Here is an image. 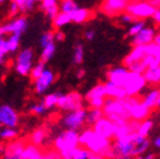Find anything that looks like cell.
Masks as SVG:
<instances>
[{
  "mask_svg": "<svg viewBox=\"0 0 160 159\" xmlns=\"http://www.w3.org/2000/svg\"><path fill=\"white\" fill-rule=\"evenodd\" d=\"M46 69V65H45V62L41 61L40 60L38 64H33V66L31 67V70H30V77H31V79H36L37 77H39L41 74H42V71Z\"/></svg>",
  "mask_w": 160,
  "mask_h": 159,
  "instance_id": "cell-39",
  "label": "cell"
},
{
  "mask_svg": "<svg viewBox=\"0 0 160 159\" xmlns=\"http://www.w3.org/2000/svg\"><path fill=\"white\" fill-rule=\"evenodd\" d=\"M8 13H9V16H11V17H16V16L20 13L19 5H18L17 3H13V1H11V3H10V5H9V8H8Z\"/></svg>",
  "mask_w": 160,
  "mask_h": 159,
  "instance_id": "cell-47",
  "label": "cell"
},
{
  "mask_svg": "<svg viewBox=\"0 0 160 159\" xmlns=\"http://www.w3.org/2000/svg\"><path fill=\"white\" fill-rule=\"evenodd\" d=\"M156 35L155 28L152 27H143L140 30L137 35H135L131 40L132 46H139V45H148L149 42H151L153 40V37Z\"/></svg>",
  "mask_w": 160,
  "mask_h": 159,
  "instance_id": "cell-17",
  "label": "cell"
},
{
  "mask_svg": "<svg viewBox=\"0 0 160 159\" xmlns=\"http://www.w3.org/2000/svg\"><path fill=\"white\" fill-rule=\"evenodd\" d=\"M145 26H146V23L142 19L141 20L137 19L135 23H132V25L130 26L129 30H128V36H129V37H133V36L137 35V33H139L140 30L142 29Z\"/></svg>",
  "mask_w": 160,
  "mask_h": 159,
  "instance_id": "cell-40",
  "label": "cell"
},
{
  "mask_svg": "<svg viewBox=\"0 0 160 159\" xmlns=\"http://www.w3.org/2000/svg\"><path fill=\"white\" fill-rule=\"evenodd\" d=\"M105 90H106V97L115 98V99H123L127 97L126 90L122 86H118L112 82L107 81L105 84Z\"/></svg>",
  "mask_w": 160,
  "mask_h": 159,
  "instance_id": "cell-20",
  "label": "cell"
},
{
  "mask_svg": "<svg viewBox=\"0 0 160 159\" xmlns=\"http://www.w3.org/2000/svg\"><path fill=\"white\" fill-rule=\"evenodd\" d=\"M156 7L146 1H131L128 3L126 11L132 15L136 19H147L151 18L155 13Z\"/></svg>",
  "mask_w": 160,
  "mask_h": 159,
  "instance_id": "cell-9",
  "label": "cell"
},
{
  "mask_svg": "<svg viewBox=\"0 0 160 159\" xmlns=\"http://www.w3.org/2000/svg\"><path fill=\"white\" fill-rule=\"evenodd\" d=\"M55 54H56V45L55 42H53V44H50V45L46 46V47H42L41 54H40V60L46 64V62H48L49 60L52 59Z\"/></svg>",
  "mask_w": 160,
  "mask_h": 159,
  "instance_id": "cell-32",
  "label": "cell"
},
{
  "mask_svg": "<svg viewBox=\"0 0 160 159\" xmlns=\"http://www.w3.org/2000/svg\"><path fill=\"white\" fill-rule=\"evenodd\" d=\"M5 147L6 145L2 141H0V157L3 156V152H5Z\"/></svg>",
  "mask_w": 160,
  "mask_h": 159,
  "instance_id": "cell-53",
  "label": "cell"
},
{
  "mask_svg": "<svg viewBox=\"0 0 160 159\" xmlns=\"http://www.w3.org/2000/svg\"><path fill=\"white\" fill-rule=\"evenodd\" d=\"M20 40H21V36L19 35L8 36V38L6 39V42H7V48L9 54H15V52H17L19 50Z\"/></svg>",
  "mask_w": 160,
  "mask_h": 159,
  "instance_id": "cell-30",
  "label": "cell"
},
{
  "mask_svg": "<svg viewBox=\"0 0 160 159\" xmlns=\"http://www.w3.org/2000/svg\"><path fill=\"white\" fill-rule=\"evenodd\" d=\"M29 110H30V112L32 115H35V116H42V115H45L46 111H47V108L45 107L43 102L41 101V102L32 104L30 106Z\"/></svg>",
  "mask_w": 160,
  "mask_h": 159,
  "instance_id": "cell-42",
  "label": "cell"
},
{
  "mask_svg": "<svg viewBox=\"0 0 160 159\" xmlns=\"http://www.w3.org/2000/svg\"><path fill=\"white\" fill-rule=\"evenodd\" d=\"M92 126H93L92 129L98 135L105 137V138H108V139L113 138L116 134V130H117V125L112 120H110L109 118L106 117V116H103L102 118H100Z\"/></svg>",
  "mask_w": 160,
  "mask_h": 159,
  "instance_id": "cell-13",
  "label": "cell"
},
{
  "mask_svg": "<svg viewBox=\"0 0 160 159\" xmlns=\"http://www.w3.org/2000/svg\"><path fill=\"white\" fill-rule=\"evenodd\" d=\"M153 145H155L156 148H159V149H160V136L157 137V138L153 140Z\"/></svg>",
  "mask_w": 160,
  "mask_h": 159,
  "instance_id": "cell-54",
  "label": "cell"
},
{
  "mask_svg": "<svg viewBox=\"0 0 160 159\" xmlns=\"http://www.w3.org/2000/svg\"><path fill=\"white\" fill-rule=\"evenodd\" d=\"M133 47L135 48L129 52V55H127V57L123 59V65L127 66V67L129 65H131V64H133V62L141 60L146 56L145 46L139 45V46H133Z\"/></svg>",
  "mask_w": 160,
  "mask_h": 159,
  "instance_id": "cell-22",
  "label": "cell"
},
{
  "mask_svg": "<svg viewBox=\"0 0 160 159\" xmlns=\"http://www.w3.org/2000/svg\"><path fill=\"white\" fill-rule=\"evenodd\" d=\"M128 3V0H105L101 6V10L105 15L115 17L125 11Z\"/></svg>",
  "mask_w": 160,
  "mask_h": 159,
  "instance_id": "cell-15",
  "label": "cell"
},
{
  "mask_svg": "<svg viewBox=\"0 0 160 159\" xmlns=\"http://www.w3.org/2000/svg\"><path fill=\"white\" fill-rule=\"evenodd\" d=\"M18 137V130L16 127H1L0 128V140L10 141Z\"/></svg>",
  "mask_w": 160,
  "mask_h": 159,
  "instance_id": "cell-29",
  "label": "cell"
},
{
  "mask_svg": "<svg viewBox=\"0 0 160 159\" xmlns=\"http://www.w3.org/2000/svg\"><path fill=\"white\" fill-rule=\"evenodd\" d=\"M152 18L156 23L160 25V8H156L155 13H153V15H152Z\"/></svg>",
  "mask_w": 160,
  "mask_h": 159,
  "instance_id": "cell-51",
  "label": "cell"
},
{
  "mask_svg": "<svg viewBox=\"0 0 160 159\" xmlns=\"http://www.w3.org/2000/svg\"><path fill=\"white\" fill-rule=\"evenodd\" d=\"M30 142L37 146H43L46 139H47V131L43 128H38V129L33 130L30 135Z\"/></svg>",
  "mask_w": 160,
  "mask_h": 159,
  "instance_id": "cell-24",
  "label": "cell"
},
{
  "mask_svg": "<svg viewBox=\"0 0 160 159\" xmlns=\"http://www.w3.org/2000/svg\"><path fill=\"white\" fill-rule=\"evenodd\" d=\"M86 111L82 107L76 110H70L61 118V125L66 129L79 130L86 124Z\"/></svg>",
  "mask_w": 160,
  "mask_h": 159,
  "instance_id": "cell-8",
  "label": "cell"
},
{
  "mask_svg": "<svg viewBox=\"0 0 160 159\" xmlns=\"http://www.w3.org/2000/svg\"><path fill=\"white\" fill-rule=\"evenodd\" d=\"M43 158L45 159H60V154L57 150L53 148V149H49L43 151Z\"/></svg>",
  "mask_w": 160,
  "mask_h": 159,
  "instance_id": "cell-46",
  "label": "cell"
},
{
  "mask_svg": "<svg viewBox=\"0 0 160 159\" xmlns=\"http://www.w3.org/2000/svg\"><path fill=\"white\" fill-rule=\"evenodd\" d=\"M1 127H2V126H1V125H0V128H1Z\"/></svg>",
  "mask_w": 160,
  "mask_h": 159,
  "instance_id": "cell-62",
  "label": "cell"
},
{
  "mask_svg": "<svg viewBox=\"0 0 160 159\" xmlns=\"http://www.w3.org/2000/svg\"><path fill=\"white\" fill-rule=\"evenodd\" d=\"M83 100L81 95L78 92H70V94H59L58 97L57 107L65 111H70V110H76L82 107Z\"/></svg>",
  "mask_w": 160,
  "mask_h": 159,
  "instance_id": "cell-10",
  "label": "cell"
},
{
  "mask_svg": "<svg viewBox=\"0 0 160 159\" xmlns=\"http://www.w3.org/2000/svg\"><path fill=\"white\" fill-rule=\"evenodd\" d=\"M136 20L137 19H136L132 15H130L129 13H127V11L120 16V21L123 23H135Z\"/></svg>",
  "mask_w": 160,
  "mask_h": 159,
  "instance_id": "cell-48",
  "label": "cell"
},
{
  "mask_svg": "<svg viewBox=\"0 0 160 159\" xmlns=\"http://www.w3.org/2000/svg\"><path fill=\"white\" fill-rule=\"evenodd\" d=\"M55 79H56L55 72L52 70L46 68L39 77L33 79V90H35V92L37 95H39V96L47 94L49 88L55 82Z\"/></svg>",
  "mask_w": 160,
  "mask_h": 159,
  "instance_id": "cell-11",
  "label": "cell"
},
{
  "mask_svg": "<svg viewBox=\"0 0 160 159\" xmlns=\"http://www.w3.org/2000/svg\"><path fill=\"white\" fill-rule=\"evenodd\" d=\"M145 158L146 159H153V158H156V156L155 155H147V156H145Z\"/></svg>",
  "mask_w": 160,
  "mask_h": 159,
  "instance_id": "cell-58",
  "label": "cell"
},
{
  "mask_svg": "<svg viewBox=\"0 0 160 159\" xmlns=\"http://www.w3.org/2000/svg\"><path fill=\"white\" fill-rule=\"evenodd\" d=\"M150 3L152 6H155L156 8H160V0H151Z\"/></svg>",
  "mask_w": 160,
  "mask_h": 159,
  "instance_id": "cell-56",
  "label": "cell"
},
{
  "mask_svg": "<svg viewBox=\"0 0 160 159\" xmlns=\"http://www.w3.org/2000/svg\"><path fill=\"white\" fill-rule=\"evenodd\" d=\"M26 146V142L21 139H12L8 141L5 147V152H3V158L7 159H20L22 150Z\"/></svg>",
  "mask_w": 160,
  "mask_h": 159,
  "instance_id": "cell-16",
  "label": "cell"
},
{
  "mask_svg": "<svg viewBox=\"0 0 160 159\" xmlns=\"http://www.w3.org/2000/svg\"><path fill=\"white\" fill-rule=\"evenodd\" d=\"M10 1H13V3H17L18 5H19V3H21V1H22V0H10Z\"/></svg>",
  "mask_w": 160,
  "mask_h": 159,
  "instance_id": "cell-59",
  "label": "cell"
},
{
  "mask_svg": "<svg viewBox=\"0 0 160 159\" xmlns=\"http://www.w3.org/2000/svg\"><path fill=\"white\" fill-rule=\"evenodd\" d=\"M43 150L40 148V146L33 144H28L25 146L22 150V154L20 159H42Z\"/></svg>",
  "mask_w": 160,
  "mask_h": 159,
  "instance_id": "cell-21",
  "label": "cell"
},
{
  "mask_svg": "<svg viewBox=\"0 0 160 159\" xmlns=\"http://www.w3.org/2000/svg\"><path fill=\"white\" fill-rule=\"evenodd\" d=\"M105 115H103V111L101 108H91L89 111H87L86 114V124L91 126L93 125L96 121L102 118Z\"/></svg>",
  "mask_w": 160,
  "mask_h": 159,
  "instance_id": "cell-28",
  "label": "cell"
},
{
  "mask_svg": "<svg viewBox=\"0 0 160 159\" xmlns=\"http://www.w3.org/2000/svg\"><path fill=\"white\" fill-rule=\"evenodd\" d=\"M7 0H0V5H2V3H5Z\"/></svg>",
  "mask_w": 160,
  "mask_h": 159,
  "instance_id": "cell-61",
  "label": "cell"
},
{
  "mask_svg": "<svg viewBox=\"0 0 160 159\" xmlns=\"http://www.w3.org/2000/svg\"><path fill=\"white\" fill-rule=\"evenodd\" d=\"M83 76H85V70H83V69L78 70V71H77V78H79V79H80V78H82Z\"/></svg>",
  "mask_w": 160,
  "mask_h": 159,
  "instance_id": "cell-55",
  "label": "cell"
},
{
  "mask_svg": "<svg viewBox=\"0 0 160 159\" xmlns=\"http://www.w3.org/2000/svg\"><path fill=\"white\" fill-rule=\"evenodd\" d=\"M8 54H9V51H8L7 48V42H6V39L2 36V37H0V65L5 62Z\"/></svg>",
  "mask_w": 160,
  "mask_h": 159,
  "instance_id": "cell-44",
  "label": "cell"
},
{
  "mask_svg": "<svg viewBox=\"0 0 160 159\" xmlns=\"http://www.w3.org/2000/svg\"><path fill=\"white\" fill-rule=\"evenodd\" d=\"M40 9L48 19L52 20L53 17L60 11L59 0H39Z\"/></svg>",
  "mask_w": 160,
  "mask_h": 159,
  "instance_id": "cell-19",
  "label": "cell"
},
{
  "mask_svg": "<svg viewBox=\"0 0 160 159\" xmlns=\"http://www.w3.org/2000/svg\"><path fill=\"white\" fill-rule=\"evenodd\" d=\"M146 55L153 56L155 58L160 60V45H156L155 42H149L148 45H145Z\"/></svg>",
  "mask_w": 160,
  "mask_h": 159,
  "instance_id": "cell-38",
  "label": "cell"
},
{
  "mask_svg": "<svg viewBox=\"0 0 160 159\" xmlns=\"http://www.w3.org/2000/svg\"><path fill=\"white\" fill-rule=\"evenodd\" d=\"M2 36H5V35H3L2 29H1V26H0V37H2Z\"/></svg>",
  "mask_w": 160,
  "mask_h": 159,
  "instance_id": "cell-60",
  "label": "cell"
},
{
  "mask_svg": "<svg viewBox=\"0 0 160 159\" xmlns=\"http://www.w3.org/2000/svg\"><path fill=\"white\" fill-rule=\"evenodd\" d=\"M129 70L126 67H116L107 71V79L108 81L112 82L118 86H123L125 80Z\"/></svg>",
  "mask_w": 160,
  "mask_h": 159,
  "instance_id": "cell-18",
  "label": "cell"
},
{
  "mask_svg": "<svg viewBox=\"0 0 160 159\" xmlns=\"http://www.w3.org/2000/svg\"><path fill=\"white\" fill-rule=\"evenodd\" d=\"M55 42V36H53L52 31H47V33H42L40 36L39 39V45L40 47H46V46L50 45V44H53Z\"/></svg>",
  "mask_w": 160,
  "mask_h": 159,
  "instance_id": "cell-41",
  "label": "cell"
},
{
  "mask_svg": "<svg viewBox=\"0 0 160 159\" xmlns=\"http://www.w3.org/2000/svg\"><path fill=\"white\" fill-rule=\"evenodd\" d=\"M146 84H147V81H146L142 74L129 70L122 87L125 88L127 96L135 97L146 87Z\"/></svg>",
  "mask_w": 160,
  "mask_h": 159,
  "instance_id": "cell-7",
  "label": "cell"
},
{
  "mask_svg": "<svg viewBox=\"0 0 160 159\" xmlns=\"http://www.w3.org/2000/svg\"><path fill=\"white\" fill-rule=\"evenodd\" d=\"M105 100L106 99L103 97H96L88 99V102H89V106L91 108H101L102 109L103 105H105Z\"/></svg>",
  "mask_w": 160,
  "mask_h": 159,
  "instance_id": "cell-45",
  "label": "cell"
},
{
  "mask_svg": "<svg viewBox=\"0 0 160 159\" xmlns=\"http://www.w3.org/2000/svg\"><path fill=\"white\" fill-rule=\"evenodd\" d=\"M69 16H70V19H71V21H73V23H86V21H88V20L91 18L92 13H91L89 9H87V8L77 7L75 10H73L72 13H69Z\"/></svg>",
  "mask_w": 160,
  "mask_h": 159,
  "instance_id": "cell-23",
  "label": "cell"
},
{
  "mask_svg": "<svg viewBox=\"0 0 160 159\" xmlns=\"http://www.w3.org/2000/svg\"><path fill=\"white\" fill-rule=\"evenodd\" d=\"M102 111L106 117L109 118L112 121H116L119 118L130 119L129 116H128L127 109H126L123 99H115V98L108 97V99L105 100Z\"/></svg>",
  "mask_w": 160,
  "mask_h": 159,
  "instance_id": "cell-3",
  "label": "cell"
},
{
  "mask_svg": "<svg viewBox=\"0 0 160 159\" xmlns=\"http://www.w3.org/2000/svg\"><path fill=\"white\" fill-rule=\"evenodd\" d=\"M96 97H106V90H105V85H97L95 87H92L86 95V99H91V98Z\"/></svg>",
  "mask_w": 160,
  "mask_h": 159,
  "instance_id": "cell-35",
  "label": "cell"
},
{
  "mask_svg": "<svg viewBox=\"0 0 160 159\" xmlns=\"http://www.w3.org/2000/svg\"><path fill=\"white\" fill-rule=\"evenodd\" d=\"M70 23H71L70 16L66 13H62V11H59L52 19L53 27L57 28V29H60V28L65 27V26L69 25Z\"/></svg>",
  "mask_w": 160,
  "mask_h": 159,
  "instance_id": "cell-27",
  "label": "cell"
},
{
  "mask_svg": "<svg viewBox=\"0 0 160 159\" xmlns=\"http://www.w3.org/2000/svg\"><path fill=\"white\" fill-rule=\"evenodd\" d=\"M133 132H130L126 136L115 139L113 145H111L115 158H131L133 157V151H135V144L132 141Z\"/></svg>",
  "mask_w": 160,
  "mask_h": 159,
  "instance_id": "cell-5",
  "label": "cell"
},
{
  "mask_svg": "<svg viewBox=\"0 0 160 159\" xmlns=\"http://www.w3.org/2000/svg\"><path fill=\"white\" fill-rule=\"evenodd\" d=\"M78 7L76 0H59V8L60 11L66 13H71L76 8Z\"/></svg>",
  "mask_w": 160,
  "mask_h": 159,
  "instance_id": "cell-36",
  "label": "cell"
},
{
  "mask_svg": "<svg viewBox=\"0 0 160 159\" xmlns=\"http://www.w3.org/2000/svg\"><path fill=\"white\" fill-rule=\"evenodd\" d=\"M19 116L17 111L9 105L0 106V125L2 127H17Z\"/></svg>",
  "mask_w": 160,
  "mask_h": 159,
  "instance_id": "cell-14",
  "label": "cell"
},
{
  "mask_svg": "<svg viewBox=\"0 0 160 159\" xmlns=\"http://www.w3.org/2000/svg\"><path fill=\"white\" fill-rule=\"evenodd\" d=\"M79 145L102 158H115L110 139L98 135L93 129H86L79 134Z\"/></svg>",
  "mask_w": 160,
  "mask_h": 159,
  "instance_id": "cell-1",
  "label": "cell"
},
{
  "mask_svg": "<svg viewBox=\"0 0 160 159\" xmlns=\"http://www.w3.org/2000/svg\"><path fill=\"white\" fill-rule=\"evenodd\" d=\"M152 42H155L156 45H160V33H156L155 37H153Z\"/></svg>",
  "mask_w": 160,
  "mask_h": 159,
  "instance_id": "cell-52",
  "label": "cell"
},
{
  "mask_svg": "<svg viewBox=\"0 0 160 159\" xmlns=\"http://www.w3.org/2000/svg\"><path fill=\"white\" fill-rule=\"evenodd\" d=\"M59 94L60 92H52V94L45 95V97H43V99H42V102H43V105H45V107L47 108V110L57 107Z\"/></svg>",
  "mask_w": 160,
  "mask_h": 159,
  "instance_id": "cell-33",
  "label": "cell"
},
{
  "mask_svg": "<svg viewBox=\"0 0 160 159\" xmlns=\"http://www.w3.org/2000/svg\"><path fill=\"white\" fill-rule=\"evenodd\" d=\"M53 36H55V41H62L65 39V33H62L61 30H57L56 33H53Z\"/></svg>",
  "mask_w": 160,
  "mask_h": 159,
  "instance_id": "cell-49",
  "label": "cell"
},
{
  "mask_svg": "<svg viewBox=\"0 0 160 159\" xmlns=\"http://www.w3.org/2000/svg\"><path fill=\"white\" fill-rule=\"evenodd\" d=\"M95 37H96V33L93 31V30H87L85 33V38L87 40H89V41H91V40H93L95 39Z\"/></svg>",
  "mask_w": 160,
  "mask_h": 159,
  "instance_id": "cell-50",
  "label": "cell"
},
{
  "mask_svg": "<svg viewBox=\"0 0 160 159\" xmlns=\"http://www.w3.org/2000/svg\"><path fill=\"white\" fill-rule=\"evenodd\" d=\"M90 156L91 151H89L86 147L77 146L69 152L67 159H90Z\"/></svg>",
  "mask_w": 160,
  "mask_h": 159,
  "instance_id": "cell-25",
  "label": "cell"
},
{
  "mask_svg": "<svg viewBox=\"0 0 160 159\" xmlns=\"http://www.w3.org/2000/svg\"><path fill=\"white\" fill-rule=\"evenodd\" d=\"M128 70L130 71H135V72H139V74H143L145 70L147 69V66L145 65V62L142 61V59L139 60V61H136L131 65L128 66Z\"/></svg>",
  "mask_w": 160,
  "mask_h": 159,
  "instance_id": "cell-43",
  "label": "cell"
},
{
  "mask_svg": "<svg viewBox=\"0 0 160 159\" xmlns=\"http://www.w3.org/2000/svg\"><path fill=\"white\" fill-rule=\"evenodd\" d=\"M152 127H153L152 120L143 119V120H141V121H140L139 126H138V128H137V130H136V131H137L139 135H141V136L147 137L148 135H149V132L151 131V129H152Z\"/></svg>",
  "mask_w": 160,
  "mask_h": 159,
  "instance_id": "cell-34",
  "label": "cell"
},
{
  "mask_svg": "<svg viewBox=\"0 0 160 159\" xmlns=\"http://www.w3.org/2000/svg\"><path fill=\"white\" fill-rule=\"evenodd\" d=\"M79 146V132L78 130L66 129L56 137L53 147L60 154V157L67 159L68 155L73 148Z\"/></svg>",
  "mask_w": 160,
  "mask_h": 159,
  "instance_id": "cell-2",
  "label": "cell"
},
{
  "mask_svg": "<svg viewBox=\"0 0 160 159\" xmlns=\"http://www.w3.org/2000/svg\"><path fill=\"white\" fill-rule=\"evenodd\" d=\"M83 58H85V48L81 44H78L73 50V62L76 65L82 64Z\"/></svg>",
  "mask_w": 160,
  "mask_h": 159,
  "instance_id": "cell-37",
  "label": "cell"
},
{
  "mask_svg": "<svg viewBox=\"0 0 160 159\" xmlns=\"http://www.w3.org/2000/svg\"><path fill=\"white\" fill-rule=\"evenodd\" d=\"M33 59H35V54L32 49L26 48V49L20 50L15 60L16 72L23 77L28 76L30 74L31 67L33 66Z\"/></svg>",
  "mask_w": 160,
  "mask_h": 159,
  "instance_id": "cell-6",
  "label": "cell"
},
{
  "mask_svg": "<svg viewBox=\"0 0 160 159\" xmlns=\"http://www.w3.org/2000/svg\"><path fill=\"white\" fill-rule=\"evenodd\" d=\"M28 28V20L25 16H16L8 23L1 26L3 35H19L21 36Z\"/></svg>",
  "mask_w": 160,
  "mask_h": 159,
  "instance_id": "cell-12",
  "label": "cell"
},
{
  "mask_svg": "<svg viewBox=\"0 0 160 159\" xmlns=\"http://www.w3.org/2000/svg\"><path fill=\"white\" fill-rule=\"evenodd\" d=\"M146 81L149 84H160V65L155 69H146L142 74Z\"/></svg>",
  "mask_w": 160,
  "mask_h": 159,
  "instance_id": "cell-26",
  "label": "cell"
},
{
  "mask_svg": "<svg viewBox=\"0 0 160 159\" xmlns=\"http://www.w3.org/2000/svg\"><path fill=\"white\" fill-rule=\"evenodd\" d=\"M159 89H151L142 99V104L147 106L149 109H152L156 107V102H157L158 95H159Z\"/></svg>",
  "mask_w": 160,
  "mask_h": 159,
  "instance_id": "cell-31",
  "label": "cell"
},
{
  "mask_svg": "<svg viewBox=\"0 0 160 159\" xmlns=\"http://www.w3.org/2000/svg\"><path fill=\"white\" fill-rule=\"evenodd\" d=\"M156 107H159L160 108V92H159V95H158L157 102H156Z\"/></svg>",
  "mask_w": 160,
  "mask_h": 159,
  "instance_id": "cell-57",
  "label": "cell"
},
{
  "mask_svg": "<svg viewBox=\"0 0 160 159\" xmlns=\"http://www.w3.org/2000/svg\"><path fill=\"white\" fill-rule=\"evenodd\" d=\"M123 101H125L126 109H127L128 116H129L130 119L141 121V120L147 119L149 117L151 109L145 106L142 101H140L136 96L135 97L127 96L126 98H123Z\"/></svg>",
  "mask_w": 160,
  "mask_h": 159,
  "instance_id": "cell-4",
  "label": "cell"
}]
</instances>
